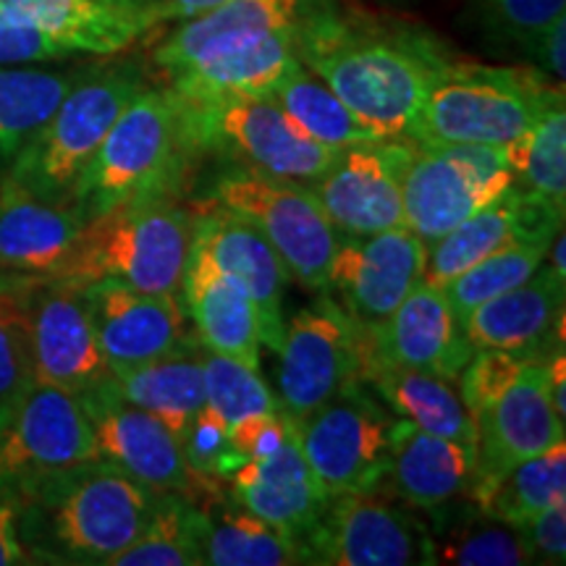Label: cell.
Listing matches in <instances>:
<instances>
[{
	"instance_id": "6da1fadb",
	"label": "cell",
	"mask_w": 566,
	"mask_h": 566,
	"mask_svg": "<svg viewBox=\"0 0 566 566\" xmlns=\"http://www.w3.org/2000/svg\"><path fill=\"white\" fill-rule=\"evenodd\" d=\"M296 53L367 126L407 139L449 59L415 34L354 30L331 17L302 19Z\"/></svg>"
},
{
	"instance_id": "7a4b0ae2",
	"label": "cell",
	"mask_w": 566,
	"mask_h": 566,
	"mask_svg": "<svg viewBox=\"0 0 566 566\" xmlns=\"http://www.w3.org/2000/svg\"><path fill=\"white\" fill-rule=\"evenodd\" d=\"M155 499L137 480L95 459L42 488L21 504V512L32 514V537L42 554H59L71 564L111 566L147 527Z\"/></svg>"
},
{
	"instance_id": "3957f363",
	"label": "cell",
	"mask_w": 566,
	"mask_h": 566,
	"mask_svg": "<svg viewBox=\"0 0 566 566\" xmlns=\"http://www.w3.org/2000/svg\"><path fill=\"white\" fill-rule=\"evenodd\" d=\"M195 221L174 195L129 200L84 223L55 279L116 281L139 292H176L192 250Z\"/></svg>"
},
{
	"instance_id": "277c9868",
	"label": "cell",
	"mask_w": 566,
	"mask_h": 566,
	"mask_svg": "<svg viewBox=\"0 0 566 566\" xmlns=\"http://www.w3.org/2000/svg\"><path fill=\"white\" fill-rule=\"evenodd\" d=\"M558 103H564V84L556 87L537 69L449 61L407 139L504 147L525 137Z\"/></svg>"
},
{
	"instance_id": "5b68a950",
	"label": "cell",
	"mask_w": 566,
	"mask_h": 566,
	"mask_svg": "<svg viewBox=\"0 0 566 566\" xmlns=\"http://www.w3.org/2000/svg\"><path fill=\"white\" fill-rule=\"evenodd\" d=\"M189 155L174 97L147 84L105 134L71 202L92 221L139 197L176 195Z\"/></svg>"
},
{
	"instance_id": "8992f818",
	"label": "cell",
	"mask_w": 566,
	"mask_h": 566,
	"mask_svg": "<svg viewBox=\"0 0 566 566\" xmlns=\"http://www.w3.org/2000/svg\"><path fill=\"white\" fill-rule=\"evenodd\" d=\"M147 87L137 63L87 69L38 134L21 147L6 176L27 192L71 202L76 181L126 105Z\"/></svg>"
},
{
	"instance_id": "52a82bcc",
	"label": "cell",
	"mask_w": 566,
	"mask_h": 566,
	"mask_svg": "<svg viewBox=\"0 0 566 566\" xmlns=\"http://www.w3.org/2000/svg\"><path fill=\"white\" fill-rule=\"evenodd\" d=\"M176 108L189 153H221L237 160V166L275 179L313 184L338 158L334 147L304 137L268 95L223 97L200 105L176 103Z\"/></svg>"
},
{
	"instance_id": "ba28073f",
	"label": "cell",
	"mask_w": 566,
	"mask_h": 566,
	"mask_svg": "<svg viewBox=\"0 0 566 566\" xmlns=\"http://www.w3.org/2000/svg\"><path fill=\"white\" fill-rule=\"evenodd\" d=\"M210 200L263 233L296 283L310 292L328 289L342 233L328 221L307 184L237 166L218 176Z\"/></svg>"
},
{
	"instance_id": "9c48e42d",
	"label": "cell",
	"mask_w": 566,
	"mask_h": 566,
	"mask_svg": "<svg viewBox=\"0 0 566 566\" xmlns=\"http://www.w3.org/2000/svg\"><path fill=\"white\" fill-rule=\"evenodd\" d=\"M101 459L80 396L32 380L0 422V495L27 504L53 480Z\"/></svg>"
},
{
	"instance_id": "30bf717a",
	"label": "cell",
	"mask_w": 566,
	"mask_h": 566,
	"mask_svg": "<svg viewBox=\"0 0 566 566\" xmlns=\"http://www.w3.org/2000/svg\"><path fill=\"white\" fill-rule=\"evenodd\" d=\"M275 352L281 357L279 405L294 422L363 384V334L331 296L283 325Z\"/></svg>"
},
{
	"instance_id": "8fae6325",
	"label": "cell",
	"mask_w": 566,
	"mask_h": 566,
	"mask_svg": "<svg viewBox=\"0 0 566 566\" xmlns=\"http://www.w3.org/2000/svg\"><path fill=\"white\" fill-rule=\"evenodd\" d=\"M294 424L302 454L325 499L378 491L391 457L394 420L359 388Z\"/></svg>"
},
{
	"instance_id": "7c38bea8",
	"label": "cell",
	"mask_w": 566,
	"mask_h": 566,
	"mask_svg": "<svg viewBox=\"0 0 566 566\" xmlns=\"http://www.w3.org/2000/svg\"><path fill=\"white\" fill-rule=\"evenodd\" d=\"M302 543L307 564H436L430 530L375 491L344 493L325 501L321 520Z\"/></svg>"
},
{
	"instance_id": "4fadbf2b",
	"label": "cell",
	"mask_w": 566,
	"mask_h": 566,
	"mask_svg": "<svg viewBox=\"0 0 566 566\" xmlns=\"http://www.w3.org/2000/svg\"><path fill=\"white\" fill-rule=\"evenodd\" d=\"M84 412L90 417L101 459L111 462L124 475L137 480L147 491L208 495L197 483L195 472L184 459L181 443L158 417L118 394L113 378L80 394Z\"/></svg>"
},
{
	"instance_id": "5bb4252c",
	"label": "cell",
	"mask_w": 566,
	"mask_h": 566,
	"mask_svg": "<svg viewBox=\"0 0 566 566\" xmlns=\"http://www.w3.org/2000/svg\"><path fill=\"white\" fill-rule=\"evenodd\" d=\"M428 244L407 226L338 239L328 289L363 328H378L424 279Z\"/></svg>"
},
{
	"instance_id": "9a60e30c",
	"label": "cell",
	"mask_w": 566,
	"mask_h": 566,
	"mask_svg": "<svg viewBox=\"0 0 566 566\" xmlns=\"http://www.w3.org/2000/svg\"><path fill=\"white\" fill-rule=\"evenodd\" d=\"M32 373L40 384L84 394L111 378L82 283L34 279L30 292Z\"/></svg>"
},
{
	"instance_id": "2e32d148",
	"label": "cell",
	"mask_w": 566,
	"mask_h": 566,
	"mask_svg": "<svg viewBox=\"0 0 566 566\" xmlns=\"http://www.w3.org/2000/svg\"><path fill=\"white\" fill-rule=\"evenodd\" d=\"M407 139L367 142L338 150L334 166L307 184L338 233L370 237L405 226L401 166Z\"/></svg>"
},
{
	"instance_id": "e0dca14e",
	"label": "cell",
	"mask_w": 566,
	"mask_h": 566,
	"mask_svg": "<svg viewBox=\"0 0 566 566\" xmlns=\"http://www.w3.org/2000/svg\"><path fill=\"white\" fill-rule=\"evenodd\" d=\"M111 375L155 363L184 344L187 315L176 292H139L116 281L82 283Z\"/></svg>"
},
{
	"instance_id": "ac0fdd59",
	"label": "cell",
	"mask_w": 566,
	"mask_h": 566,
	"mask_svg": "<svg viewBox=\"0 0 566 566\" xmlns=\"http://www.w3.org/2000/svg\"><path fill=\"white\" fill-rule=\"evenodd\" d=\"M564 229V212L512 184L504 195L464 218L446 237L430 244L424 283L446 286L480 260L516 242H554Z\"/></svg>"
},
{
	"instance_id": "d6986e66",
	"label": "cell",
	"mask_w": 566,
	"mask_h": 566,
	"mask_svg": "<svg viewBox=\"0 0 566 566\" xmlns=\"http://www.w3.org/2000/svg\"><path fill=\"white\" fill-rule=\"evenodd\" d=\"M359 325V323H357ZM365 349L409 370H422L438 378L454 380L470 363L472 346L467 344L462 323L441 286L420 283L378 328H363Z\"/></svg>"
},
{
	"instance_id": "ffe728a7",
	"label": "cell",
	"mask_w": 566,
	"mask_h": 566,
	"mask_svg": "<svg viewBox=\"0 0 566 566\" xmlns=\"http://www.w3.org/2000/svg\"><path fill=\"white\" fill-rule=\"evenodd\" d=\"M475 428L478 478L499 475L564 443V420L551 405L548 357L530 359L506 391L475 417Z\"/></svg>"
},
{
	"instance_id": "44dd1931",
	"label": "cell",
	"mask_w": 566,
	"mask_h": 566,
	"mask_svg": "<svg viewBox=\"0 0 566 566\" xmlns=\"http://www.w3.org/2000/svg\"><path fill=\"white\" fill-rule=\"evenodd\" d=\"M192 247L242 283L258 307L260 338L268 349H279L283 336V292L292 275L271 242L237 212L212 205L210 212L195 221Z\"/></svg>"
},
{
	"instance_id": "7402d4cb",
	"label": "cell",
	"mask_w": 566,
	"mask_h": 566,
	"mask_svg": "<svg viewBox=\"0 0 566 566\" xmlns=\"http://www.w3.org/2000/svg\"><path fill=\"white\" fill-rule=\"evenodd\" d=\"M462 331L472 352L543 357L551 344H564V279L541 265L533 279L472 307L462 317Z\"/></svg>"
},
{
	"instance_id": "603a6c76",
	"label": "cell",
	"mask_w": 566,
	"mask_h": 566,
	"mask_svg": "<svg viewBox=\"0 0 566 566\" xmlns=\"http://www.w3.org/2000/svg\"><path fill=\"white\" fill-rule=\"evenodd\" d=\"M74 202H53L0 176V275L55 279L84 229Z\"/></svg>"
},
{
	"instance_id": "cb8c5ba5",
	"label": "cell",
	"mask_w": 566,
	"mask_h": 566,
	"mask_svg": "<svg viewBox=\"0 0 566 566\" xmlns=\"http://www.w3.org/2000/svg\"><path fill=\"white\" fill-rule=\"evenodd\" d=\"M304 19V0H223L216 9L179 21L153 51L163 74L195 66L216 55L239 51L268 34L296 27Z\"/></svg>"
},
{
	"instance_id": "d4e9b609",
	"label": "cell",
	"mask_w": 566,
	"mask_h": 566,
	"mask_svg": "<svg viewBox=\"0 0 566 566\" xmlns=\"http://www.w3.org/2000/svg\"><path fill=\"white\" fill-rule=\"evenodd\" d=\"M229 483L233 504L300 541L317 525L328 501L302 454L296 424L273 454L239 464Z\"/></svg>"
},
{
	"instance_id": "484cf974",
	"label": "cell",
	"mask_w": 566,
	"mask_h": 566,
	"mask_svg": "<svg viewBox=\"0 0 566 566\" xmlns=\"http://www.w3.org/2000/svg\"><path fill=\"white\" fill-rule=\"evenodd\" d=\"M401 166V210L405 226L424 244L446 237L488 200L475 174L436 142L407 139Z\"/></svg>"
},
{
	"instance_id": "4316f807",
	"label": "cell",
	"mask_w": 566,
	"mask_h": 566,
	"mask_svg": "<svg viewBox=\"0 0 566 566\" xmlns=\"http://www.w3.org/2000/svg\"><path fill=\"white\" fill-rule=\"evenodd\" d=\"M478 478V451L451 438L424 433L407 420H394L391 457L384 483L401 504L436 512L462 493L472 491Z\"/></svg>"
},
{
	"instance_id": "83f0119b",
	"label": "cell",
	"mask_w": 566,
	"mask_h": 566,
	"mask_svg": "<svg viewBox=\"0 0 566 566\" xmlns=\"http://www.w3.org/2000/svg\"><path fill=\"white\" fill-rule=\"evenodd\" d=\"M184 307L205 349L260 367V315L252 296L202 250H189L184 268Z\"/></svg>"
},
{
	"instance_id": "f1b7e54d",
	"label": "cell",
	"mask_w": 566,
	"mask_h": 566,
	"mask_svg": "<svg viewBox=\"0 0 566 566\" xmlns=\"http://www.w3.org/2000/svg\"><path fill=\"white\" fill-rule=\"evenodd\" d=\"M300 24L268 34L239 51L176 71L168 76V95L181 105H200L239 95H265L275 82L300 66V53H296Z\"/></svg>"
},
{
	"instance_id": "f546056e",
	"label": "cell",
	"mask_w": 566,
	"mask_h": 566,
	"mask_svg": "<svg viewBox=\"0 0 566 566\" xmlns=\"http://www.w3.org/2000/svg\"><path fill=\"white\" fill-rule=\"evenodd\" d=\"M367 380L401 420L417 424L424 433L451 438L478 451V428L451 380L386 363L363 344V384Z\"/></svg>"
},
{
	"instance_id": "4dcf8cb0",
	"label": "cell",
	"mask_w": 566,
	"mask_h": 566,
	"mask_svg": "<svg viewBox=\"0 0 566 566\" xmlns=\"http://www.w3.org/2000/svg\"><path fill=\"white\" fill-rule=\"evenodd\" d=\"M0 11L30 21L76 55H113L147 34L137 13L97 0H0Z\"/></svg>"
},
{
	"instance_id": "1f68e13d",
	"label": "cell",
	"mask_w": 566,
	"mask_h": 566,
	"mask_svg": "<svg viewBox=\"0 0 566 566\" xmlns=\"http://www.w3.org/2000/svg\"><path fill=\"white\" fill-rule=\"evenodd\" d=\"M118 394L158 417L179 438L192 417L208 405L200 344L189 342L155 363L111 375Z\"/></svg>"
},
{
	"instance_id": "d6a6232c",
	"label": "cell",
	"mask_w": 566,
	"mask_h": 566,
	"mask_svg": "<svg viewBox=\"0 0 566 566\" xmlns=\"http://www.w3.org/2000/svg\"><path fill=\"white\" fill-rule=\"evenodd\" d=\"M271 101L283 111V116L317 145L344 150L352 145H367V142H384L386 137L367 126L357 113H352L342 97L325 84L321 76L307 66L289 71L283 80L265 92Z\"/></svg>"
},
{
	"instance_id": "836d02e7",
	"label": "cell",
	"mask_w": 566,
	"mask_h": 566,
	"mask_svg": "<svg viewBox=\"0 0 566 566\" xmlns=\"http://www.w3.org/2000/svg\"><path fill=\"white\" fill-rule=\"evenodd\" d=\"M472 504L493 520L516 525L546 509L566 506V443L472 483Z\"/></svg>"
},
{
	"instance_id": "e575fe53",
	"label": "cell",
	"mask_w": 566,
	"mask_h": 566,
	"mask_svg": "<svg viewBox=\"0 0 566 566\" xmlns=\"http://www.w3.org/2000/svg\"><path fill=\"white\" fill-rule=\"evenodd\" d=\"M84 71L87 66L40 69L38 63L0 69V171L53 116Z\"/></svg>"
},
{
	"instance_id": "d590c367",
	"label": "cell",
	"mask_w": 566,
	"mask_h": 566,
	"mask_svg": "<svg viewBox=\"0 0 566 566\" xmlns=\"http://www.w3.org/2000/svg\"><path fill=\"white\" fill-rule=\"evenodd\" d=\"M205 512V564L212 566H289L304 564V543L247 509L212 499Z\"/></svg>"
},
{
	"instance_id": "8d00e7d4",
	"label": "cell",
	"mask_w": 566,
	"mask_h": 566,
	"mask_svg": "<svg viewBox=\"0 0 566 566\" xmlns=\"http://www.w3.org/2000/svg\"><path fill=\"white\" fill-rule=\"evenodd\" d=\"M205 512L181 493H160L150 522L111 566H202Z\"/></svg>"
},
{
	"instance_id": "74e56055",
	"label": "cell",
	"mask_w": 566,
	"mask_h": 566,
	"mask_svg": "<svg viewBox=\"0 0 566 566\" xmlns=\"http://www.w3.org/2000/svg\"><path fill=\"white\" fill-rule=\"evenodd\" d=\"M506 147L514 184L541 197L556 210L566 208V111L554 105L537 118L533 129Z\"/></svg>"
},
{
	"instance_id": "f35d334b",
	"label": "cell",
	"mask_w": 566,
	"mask_h": 566,
	"mask_svg": "<svg viewBox=\"0 0 566 566\" xmlns=\"http://www.w3.org/2000/svg\"><path fill=\"white\" fill-rule=\"evenodd\" d=\"M30 275H0V422L34 380Z\"/></svg>"
},
{
	"instance_id": "ab89813d",
	"label": "cell",
	"mask_w": 566,
	"mask_h": 566,
	"mask_svg": "<svg viewBox=\"0 0 566 566\" xmlns=\"http://www.w3.org/2000/svg\"><path fill=\"white\" fill-rule=\"evenodd\" d=\"M548 247L551 242H516L491 254V258L480 260V263L467 268L462 275H457L454 281L446 283L443 292L449 296L459 323L478 304L533 279L537 268L546 263Z\"/></svg>"
},
{
	"instance_id": "60d3db41",
	"label": "cell",
	"mask_w": 566,
	"mask_h": 566,
	"mask_svg": "<svg viewBox=\"0 0 566 566\" xmlns=\"http://www.w3.org/2000/svg\"><path fill=\"white\" fill-rule=\"evenodd\" d=\"M202 373H205V399L212 412L226 424L239 422L252 412H273L281 409L271 388L260 378L258 367H250L242 359L226 357V354L210 352L200 344Z\"/></svg>"
},
{
	"instance_id": "b9f144b4",
	"label": "cell",
	"mask_w": 566,
	"mask_h": 566,
	"mask_svg": "<svg viewBox=\"0 0 566 566\" xmlns=\"http://www.w3.org/2000/svg\"><path fill=\"white\" fill-rule=\"evenodd\" d=\"M464 522L446 535L443 546L433 548L436 562L462 566H522L533 564V556L520 533L506 522Z\"/></svg>"
},
{
	"instance_id": "7bdbcfd3",
	"label": "cell",
	"mask_w": 566,
	"mask_h": 566,
	"mask_svg": "<svg viewBox=\"0 0 566 566\" xmlns=\"http://www.w3.org/2000/svg\"><path fill=\"white\" fill-rule=\"evenodd\" d=\"M181 451L189 470L195 472L202 491L216 499L223 480L231 478L233 464L229 454V424L210 407H202L181 436Z\"/></svg>"
},
{
	"instance_id": "ee69618b",
	"label": "cell",
	"mask_w": 566,
	"mask_h": 566,
	"mask_svg": "<svg viewBox=\"0 0 566 566\" xmlns=\"http://www.w3.org/2000/svg\"><path fill=\"white\" fill-rule=\"evenodd\" d=\"M483 27L522 51L533 45L551 21L566 17V0H472Z\"/></svg>"
},
{
	"instance_id": "f6af8a7d",
	"label": "cell",
	"mask_w": 566,
	"mask_h": 566,
	"mask_svg": "<svg viewBox=\"0 0 566 566\" xmlns=\"http://www.w3.org/2000/svg\"><path fill=\"white\" fill-rule=\"evenodd\" d=\"M530 359L535 357H522V354L499 349H480L472 354L470 363H467L464 370L459 373V380H462L459 396H462L472 422H475V417L483 415L485 409L506 391L516 375L525 370Z\"/></svg>"
},
{
	"instance_id": "bcb514c9",
	"label": "cell",
	"mask_w": 566,
	"mask_h": 566,
	"mask_svg": "<svg viewBox=\"0 0 566 566\" xmlns=\"http://www.w3.org/2000/svg\"><path fill=\"white\" fill-rule=\"evenodd\" d=\"M76 59L63 42L45 34L30 21H21L11 13L0 11V69L6 66H34V63H53Z\"/></svg>"
},
{
	"instance_id": "7dc6e473",
	"label": "cell",
	"mask_w": 566,
	"mask_h": 566,
	"mask_svg": "<svg viewBox=\"0 0 566 566\" xmlns=\"http://www.w3.org/2000/svg\"><path fill=\"white\" fill-rule=\"evenodd\" d=\"M294 430V420L283 409L273 412H252L229 428V454L237 470L247 459L273 454Z\"/></svg>"
},
{
	"instance_id": "c3c4849f",
	"label": "cell",
	"mask_w": 566,
	"mask_h": 566,
	"mask_svg": "<svg viewBox=\"0 0 566 566\" xmlns=\"http://www.w3.org/2000/svg\"><path fill=\"white\" fill-rule=\"evenodd\" d=\"M533 556V564H564L566 562V506L546 509L512 525Z\"/></svg>"
},
{
	"instance_id": "681fc988",
	"label": "cell",
	"mask_w": 566,
	"mask_h": 566,
	"mask_svg": "<svg viewBox=\"0 0 566 566\" xmlns=\"http://www.w3.org/2000/svg\"><path fill=\"white\" fill-rule=\"evenodd\" d=\"M218 3H223V0H147L137 11V17L145 24L147 34H150L158 27L179 24V21L200 17V13L216 9Z\"/></svg>"
},
{
	"instance_id": "f907efd6",
	"label": "cell",
	"mask_w": 566,
	"mask_h": 566,
	"mask_svg": "<svg viewBox=\"0 0 566 566\" xmlns=\"http://www.w3.org/2000/svg\"><path fill=\"white\" fill-rule=\"evenodd\" d=\"M527 53L537 61V66L546 71L548 76H554L564 84L566 76V17H558L556 21L543 30L533 40V45L527 48Z\"/></svg>"
},
{
	"instance_id": "816d5d0a",
	"label": "cell",
	"mask_w": 566,
	"mask_h": 566,
	"mask_svg": "<svg viewBox=\"0 0 566 566\" xmlns=\"http://www.w3.org/2000/svg\"><path fill=\"white\" fill-rule=\"evenodd\" d=\"M21 506L13 499L0 495V566H17L30 562V551L21 541Z\"/></svg>"
},
{
	"instance_id": "f5cc1de1",
	"label": "cell",
	"mask_w": 566,
	"mask_h": 566,
	"mask_svg": "<svg viewBox=\"0 0 566 566\" xmlns=\"http://www.w3.org/2000/svg\"><path fill=\"white\" fill-rule=\"evenodd\" d=\"M97 3L113 6V9H122V11H129V13H137L142 6L147 3V0H97Z\"/></svg>"
}]
</instances>
